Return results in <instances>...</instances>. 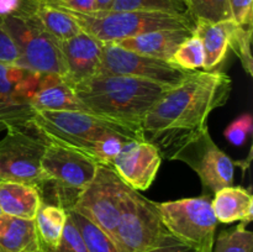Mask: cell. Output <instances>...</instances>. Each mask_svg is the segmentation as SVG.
<instances>
[{
    "instance_id": "d4e9b609",
    "label": "cell",
    "mask_w": 253,
    "mask_h": 252,
    "mask_svg": "<svg viewBox=\"0 0 253 252\" xmlns=\"http://www.w3.org/2000/svg\"><path fill=\"white\" fill-rule=\"evenodd\" d=\"M110 10H115V11H156L175 15H189L185 0H114Z\"/></svg>"
},
{
    "instance_id": "2e32d148",
    "label": "cell",
    "mask_w": 253,
    "mask_h": 252,
    "mask_svg": "<svg viewBox=\"0 0 253 252\" xmlns=\"http://www.w3.org/2000/svg\"><path fill=\"white\" fill-rule=\"evenodd\" d=\"M194 29H166L146 32L130 39L116 41L119 46L153 58L168 61L182 42L193 35Z\"/></svg>"
},
{
    "instance_id": "5b68a950",
    "label": "cell",
    "mask_w": 253,
    "mask_h": 252,
    "mask_svg": "<svg viewBox=\"0 0 253 252\" xmlns=\"http://www.w3.org/2000/svg\"><path fill=\"white\" fill-rule=\"evenodd\" d=\"M56 7L66 11L78 24L82 31L95 37L103 43L130 39L156 30L194 29L195 26V21L189 15L115 10H98L90 14H83L64 7Z\"/></svg>"
},
{
    "instance_id": "8fae6325",
    "label": "cell",
    "mask_w": 253,
    "mask_h": 252,
    "mask_svg": "<svg viewBox=\"0 0 253 252\" xmlns=\"http://www.w3.org/2000/svg\"><path fill=\"white\" fill-rule=\"evenodd\" d=\"M190 72L179 68L168 61L153 58L123 48L115 42H106L96 74H116L157 83L165 88H173L182 83Z\"/></svg>"
},
{
    "instance_id": "ba28073f",
    "label": "cell",
    "mask_w": 253,
    "mask_h": 252,
    "mask_svg": "<svg viewBox=\"0 0 253 252\" xmlns=\"http://www.w3.org/2000/svg\"><path fill=\"white\" fill-rule=\"evenodd\" d=\"M128 188L111 166L99 165L95 177L81 193L71 211L93 222L114 242Z\"/></svg>"
},
{
    "instance_id": "44dd1931",
    "label": "cell",
    "mask_w": 253,
    "mask_h": 252,
    "mask_svg": "<svg viewBox=\"0 0 253 252\" xmlns=\"http://www.w3.org/2000/svg\"><path fill=\"white\" fill-rule=\"evenodd\" d=\"M39 250L34 220L0 215V252H36Z\"/></svg>"
},
{
    "instance_id": "ffe728a7",
    "label": "cell",
    "mask_w": 253,
    "mask_h": 252,
    "mask_svg": "<svg viewBox=\"0 0 253 252\" xmlns=\"http://www.w3.org/2000/svg\"><path fill=\"white\" fill-rule=\"evenodd\" d=\"M211 208L217 221L224 224L245 222L253 219V197L244 187L229 185L217 190L211 200Z\"/></svg>"
},
{
    "instance_id": "7a4b0ae2",
    "label": "cell",
    "mask_w": 253,
    "mask_h": 252,
    "mask_svg": "<svg viewBox=\"0 0 253 252\" xmlns=\"http://www.w3.org/2000/svg\"><path fill=\"white\" fill-rule=\"evenodd\" d=\"M31 123L47 140L63 143L111 166L123 146L143 140L142 131L88 111H35Z\"/></svg>"
},
{
    "instance_id": "3957f363",
    "label": "cell",
    "mask_w": 253,
    "mask_h": 252,
    "mask_svg": "<svg viewBox=\"0 0 253 252\" xmlns=\"http://www.w3.org/2000/svg\"><path fill=\"white\" fill-rule=\"evenodd\" d=\"M168 88L157 83L116 74H95L73 86L89 113L141 130V123Z\"/></svg>"
},
{
    "instance_id": "9c48e42d",
    "label": "cell",
    "mask_w": 253,
    "mask_h": 252,
    "mask_svg": "<svg viewBox=\"0 0 253 252\" xmlns=\"http://www.w3.org/2000/svg\"><path fill=\"white\" fill-rule=\"evenodd\" d=\"M156 207L170 235L197 247L200 252H211L219 221L209 197L156 203Z\"/></svg>"
},
{
    "instance_id": "d6a6232c",
    "label": "cell",
    "mask_w": 253,
    "mask_h": 252,
    "mask_svg": "<svg viewBox=\"0 0 253 252\" xmlns=\"http://www.w3.org/2000/svg\"><path fill=\"white\" fill-rule=\"evenodd\" d=\"M19 57V51L5 30L4 22L0 17V63L16 64Z\"/></svg>"
},
{
    "instance_id": "9a60e30c",
    "label": "cell",
    "mask_w": 253,
    "mask_h": 252,
    "mask_svg": "<svg viewBox=\"0 0 253 252\" xmlns=\"http://www.w3.org/2000/svg\"><path fill=\"white\" fill-rule=\"evenodd\" d=\"M59 46L66 68L63 79L72 88L98 73L103 54V42L81 31L66 41H59Z\"/></svg>"
},
{
    "instance_id": "30bf717a",
    "label": "cell",
    "mask_w": 253,
    "mask_h": 252,
    "mask_svg": "<svg viewBox=\"0 0 253 252\" xmlns=\"http://www.w3.org/2000/svg\"><path fill=\"white\" fill-rule=\"evenodd\" d=\"M168 235L156 203L128 188L114 239L118 252H147Z\"/></svg>"
},
{
    "instance_id": "ac0fdd59",
    "label": "cell",
    "mask_w": 253,
    "mask_h": 252,
    "mask_svg": "<svg viewBox=\"0 0 253 252\" xmlns=\"http://www.w3.org/2000/svg\"><path fill=\"white\" fill-rule=\"evenodd\" d=\"M42 204L36 185L0 180V210L2 214L34 220Z\"/></svg>"
},
{
    "instance_id": "6da1fadb",
    "label": "cell",
    "mask_w": 253,
    "mask_h": 252,
    "mask_svg": "<svg viewBox=\"0 0 253 252\" xmlns=\"http://www.w3.org/2000/svg\"><path fill=\"white\" fill-rule=\"evenodd\" d=\"M232 82L220 71H193L180 84L167 89L141 123L143 140L161 157L170 160L184 143L208 128V118L230 98Z\"/></svg>"
},
{
    "instance_id": "83f0119b",
    "label": "cell",
    "mask_w": 253,
    "mask_h": 252,
    "mask_svg": "<svg viewBox=\"0 0 253 252\" xmlns=\"http://www.w3.org/2000/svg\"><path fill=\"white\" fill-rule=\"evenodd\" d=\"M169 62L185 71H198L199 68H204L205 52L202 40L193 32L192 36L180 43Z\"/></svg>"
},
{
    "instance_id": "836d02e7",
    "label": "cell",
    "mask_w": 253,
    "mask_h": 252,
    "mask_svg": "<svg viewBox=\"0 0 253 252\" xmlns=\"http://www.w3.org/2000/svg\"><path fill=\"white\" fill-rule=\"evenodd\" d=\"M232 19L236 24L250 26L253 20V0H230Z\"/></svg>"
},
{
    "instance_id": "74e56055",
    "label": "cell",
    "mask_w": 253,
    "mask_h": 252,
    "mask_svg": "<svg viewBox=\"0 0 253 252\" xmlns=\"http://www.w3.org/2000/svg\"><path fill=\"white\" fill-rule=\"evenodd\" d=\"M2 214V212H1V210H0V215H1Z\"/></svg>"
},
{
    "instance_id": "4316f807",
    "label": "cell",
    "mask_w": 253,
    "mask_h": 252,
    "mask_svg": "<svg viewBox=\"0 0 253 252\" xmlns=\"http://www.w3.org/2000/svg\"><path fill=\"white\" fill-rule=\"evenodd\" d=\"M246 225L240 222L237 226L222 231L214 240L211 252H253V234Z\"/></svg>"
},
{
    "instance_id": "4dcf8cb0",
    "label": "cell",
    "mask_w": 253,
    "mask_h": 252,
    "mask_svg": "<svg viewBox=\"0 0 253 252\" xmlns=\"http://www.w3.org/2000/svg\"><path fill=\"white\" fill-rule=\"evenodd\" d=\"M253 120L251 114H242L241 116L232 121L224 131V136L230 143L235 146H242L249 136L251 135Z\"/></svg>"
},
{
    "instance_id": "f1b7e54d",
    "label": "cell",
    "mask_w": 253,
    "mask_h": 252,
    "mask_svg": "<svg viewBox=\"0 0 253 252\" xmlns=\"http://www.w3.org/2000/svg\"><path fill=\"white\" fill-rule=\"evenodd\" d=\"M252 25L244 26V25H236L234 32H232L231 40H230L229 48H231L239 57L245 72L250 77L253 76V61H252Z\"/></svg>"
},
{
    "instance_id": "52a82bcc",
    "label": "cell",
    "mask_w": 253,
    "mask_h": 252,
    "mask_svg": "<svg viewBox=\"0 0 253 252\" xmlns=\"http://www.w3.org/2000/svg\"><path fill=\"white\" fill-rule=\"evenodd\" d=\"M4 27L19 51L16 66L40 74H66L59 41L40 25L35 16L4 17Z\"/></svg>"
},
{
    "instance_id": "d590c367",
    "label": "cell",
    "mask_w": 253,
    "mask_h": 252,
    "mask_svg": "<svg viewBox=\"0 0 253 252\" xmlns=\"http://www.w3.org/2000/svg\"><path fill=\"white\" fill-rule=\"evenodd\" d=\"M147 252H200L197 247L180 241L179 239L174 237L173 235H168L157 247L150 250Z\"/></svg>"
},
{
    "instance_id": "7402d4cb",
    "label": "cell",
    "mask_w": 253,
    "mask_h": 252,
    "mask_svg": "<svg viewBox=\"0 0 253 252\" xmlns=\"http://www.w3.org/2000/svg\"><path fill=\"white\" fill-rule=\"evenodd\" d=\"M67 219H68V214L63 208L42 203L34 219L39 244L52 247V249L58 246L62 240Z\"/></svg>"
},
{
    "instance_id": "484cf974",
    "label": "cell",
    "mask_w": 253,
    "mask_h": 252,
    "mask_svg": "<svg viewBox=\"0 0 253 252\" xmlns=\"http://www.w3.org/2000/svg\"><path fill=\"white\" fill-rule=\"evenodd\" d=\"M185 4L194 21L219 22L232 19L230 0H185Z\"/></svg>"
},
{
    "instance_id": "8992f818",
    "label": "cell",
    "mask_w": 253,
    "mask_h": 252,
    "mask_svg": "<svg viewBox=\"0 0 253 252\" xmlns=\"http://www.w3.org/2000/svg\"><path fill=\"white\" fill-rule=\"evenodd\" d=\"M47 138L32 123L11 128L0 138V180L41 187L47 180L41 160Z\"/></svg>"
},
{
    "instance_id": "d6986e66",
    "label": "cell",
    "mask_w": 253,
    "mask_h": 252,
    "mask_svg": "<svg viewBox=\"0 0 253 252\" xmlns=\"http://www.w3.org/2000/svg\"><path fill=\"white\" fill-rule=\"evenodd\" d=\"M236 25L234 19L219 22L195 21L193 32L203 42L205 52V71H212L224 61Z\"/></svg>"
},
{
    "instance_id": "1f68e13d",
    "label": "cell",
    "mask_w": 253,
    "mask_h": 252,
    "mask_svg": "<svg viewBox=\"0 0 253 252\" xmlns=\"http://www.w3.org/2000/svg\"><path fill=\"white\" fill-rule=\"evenodd\" d=\"M39 0H0V17L34 16Z\"/></svg>"
},
{
    "instance_id": "5bb4252c",
    "label": "cell",
    "mask_w": 253,
    "mask_h": 252,
    "mask_svg": "<svg viewBox=\"0 0 253 252\" xmlns=\"http://www.w3.org/2000/svg\"><path fill=\"white\" fill-rule=\"evenodd\" d=\"M160 152L145 140L126 142L111 162V167L125 184L133 190H147L160 169Z\"/></svg>"
},
{
    "instance_id": "8d00e7d4",
    "label": "cell",
    "mask_w": 253,
    "mask_h": 252,
    "mask_svg": "<svg viewBox=\"0 0 253 252\" xmlns=\"http://www.w3.org/2000/svg\"><path fill=\"white\" fill-rule=\"evenodd\" d=\"M96 5H98V10L105 11V10H110L111 5H113L114 0H95Z\"/></svg>"
},
{
    "instance_id": "4fadbf2b",
    "label": "cell",
    "mask_w": 253,
    "mask_h": 252,
    "mask_svg": "<svg viewBox=\"0 0 253 252\" xmlns=\"http://www.w3.org/2000/svg\"><path fill=\"white\" fill-rule=\"evenodd\" d=\"M40 77L16 64L0 63V133L31 123V98Z\"/></svg>"
},
{
    "instance_id": "277c9868",
    "label": "cell",
    "mask_w": 253,
    "mask_h": 252,
    "mask_svg": "<svg viewBox=\"0 0 253 252\" xmlns=\"http://www.w3.org/2000/svg\"><path fill=\"white\" fill-rule=\"evenodd\" d=\"M100 163L82 151L47 140L41 167L47 180L39 188L42 203L71 211L81 193L95 177Z\"/></svg>"
},
{
    "instance_id": "f35d334b",
    "label": "cell",
    "mask_w": 253,
    "mask_h": 252,
    "mask_svg": "<svg viewBox=\"0 0 253 252\" xmlns=\"http://www.w3.org/2000/svg\"><path fill=\"white\" fill-rule=\"evenodd\" d=\"M36 252H41V251H40V250H39V251H36Z\"/></svg>"
},
{
    "instance_id": "f546056e",
    "label": "cell",
    "mask_w": 253,
    "mask_h": 252,
    "mask_svg": "<svg viewBox=\"0 0 253 252\" xmlns=\"http://www.w3.org/2000/svg\"><path fill=\"white\" fill-rule=\"evenodd\" d=\"M68 214V212H67ZM40 251L41 252H88L83 239L79 234L78 229L73 224L71 219H67L66 226H64L62 240L57 247H47L43 245H40Z\"/></svg>"
},
{
    "instance_id": "603a6c76",
    "label": "cell",
    "mask_w": 253,
    "mask_h": 252,
    "mask_svg": "<svg viewBox=\"0 0 253 252\" xmlns=\"http://www.w3.org/2000/svg\"><path fill=\"white\" fill-rule=\"evenodd\" d=\"M35 17L42 27L58 41H66L82 31L76 21L62 9L39 0Z\"/></svg>"
},
{
    "instance_id": "e575fe53",
    "label": "cell",
    "mask_w": 253,
    "mask_h": 252,
    "mask_svg": "<svg viewBox=\"0 0 253 252\" xmlns=\"http://www.w3.org/2000/svg\"><path fill=\"white\" fill-rule=\"evenodd\" d=\"M42 1L54 5V6L64 7L72 11L83 12V14L98 11V5L95 0H42Z\"/></svg>"
},
{
    "instance_id": "cb8c5ba5",
    "label": "cell",
    "mask_w": 253,
    "mask_h": 252,
    "mask_svg": "<svg viewBox=\"0 0 253 252\" xmlns=\"http://www.w3.org/2000/svg\"><path fill=\"white\" fill-rule=\"evenodd\" d=\"M69 219L78 229L88 252H118L114 242L96 225L76 211H67Z\"/></svg>"
},
{
    "instance_id": "7c38bea8",
    "label": "cell",
    "mask_w": 253,
    "mask_h": 252,
    "mask_svg": "<svg viewBox=\"0 0 253 252\" xmlns=\"http://www.w3.org/2000/svg\"><path fill=\"white\" fill-rule=\"evenodd\" d=\"M170 160L189 166L199 175L207 194H215L234 182L236 163L214 142L208 128L175 151Z\"/></svg>"
},
{
    "instance_id": "e0dca14e",
    "label": "cell",
    "mask_w": 253,
    "mask_h": 252,
    "mask_svg": "<svg viewBox=\"0 0 253 252\" xmlns=\"http://www.w3.org/2000/svg\"><path fill=\"white\" fill-rule=\"evenodd\" d=\"M31 105L35 111H88L77 98L73 88L56 74H41Z\"/></svg>"
}]
</instances>
